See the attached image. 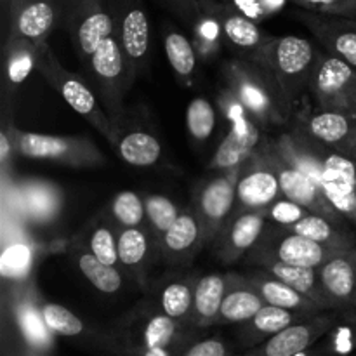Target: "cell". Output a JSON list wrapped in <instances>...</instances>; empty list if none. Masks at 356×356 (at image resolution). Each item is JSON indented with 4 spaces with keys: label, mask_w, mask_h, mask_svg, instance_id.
I'll return each mask as SVG.
<instances>
[{
    "label": "cell",
    "mask_w": 356,
    "mask_h": 356,
    "mask_svg": "<svg viewBox=\"0 0 356 356\" xmlns=\"http://www.w3.org/2000/svg\"><path fill=\"white\" fill-rule=\"evenodd\" d=\"M146 205V226L152 229L156 240L174 225L177 218H179L181 211L169 197L165 195H146L145 197Z\"/></svg>",
    "instance_id": "ab89813d"
},
{
    "label": "cell",
    "mask_w": 356,
    "mask_h": 356,
    "mask_svg": "<svg viewBox=\"0 0 356 356\" xmlns=\"http://www.w3.org/2000/svg\"><path fill=\"white\" fill-rule=\"evenodd\" d=\"M207 243L204 226L193 209L181 211L174 225L160 236L159 252L170 264H183Z\"/></svg>",
    "instance_id": "44dd1931"
},
{
    "label": "cell",
    "mask_w": 356,
    "mask_h": 356,
    "mask_svg": "<svg viewBox=\"0 0 356 356\" xmlns=\"http://www.w3.org/2000/svg\"><path fill=\"white\" fill-rule=\"evenodd\" d=\"M16 143V153L33 160L59 162L61 165L75 169L101 167L106 163V156L90 139L79 136H54L40 132L19 131L9 125Z\"/></svg>",
    "instance_id": "5b68a950"
},
{
    "label": "cell",
    "mask_w": 356,
    "mask_h": 356,
    "mask_svg": "<svg viewBox=\"0 0 356 356\" xmlns=\"http://www.w3.org/2000/svg\"><path fill=\"white\" fill-rule=\"evenodd\" d=\"M184 356H226V346L219 339H205L193 344Z\"/></svg>",
    "instance_id": "7dc6e473"
},
{
    "label": "cell",
    "mask_w": 356,
    "mask_h": 356,
    "mask_svg": "<svg viewBox=\"0 0 356 356\" xmlns=\"http://www.w3.org/2000/svg\"><path fill=\"white\" fill-rule=\"evenodd\" d=\"M141 356H170L167 348H152V350H145Z\"/></svg>",
    "instance_id": "816d5d0a"
},
{
    "label": "cell",
    "mask_w": 356,
    "mask_h": 356,
    "mask_svg": "<svg viewBox=\"0 0 356 356\" xmlns=\"http://www.w3.org/2000/svg\"><path fill=\"white\" fill-rule=\"evenodd\" d=\"M16 315L26 339L33 343L35 346H47L49 341H51V336H49L51 330H49L44 315H42V306L38 308L26 296L17 302Z\"/></svg>",
    "instance_id": "f35d334b"
},
{
    "label": "cell",
    "mask_w": 356,
    "mask_h": 356,
    "mask_svg": "<svg viewBox=\"0 0 356 356\" xmlns=\"http://www.w3.org/2000/svg\"><path fill=\"white\" fill-rule=\"evenodd\" d=\"M228 287V273H207L195 278L193 315L198 323L209 325L218 318Z\"/></svg>",
    "instance_id": "f546056e"
},
{
    "label": "cell",
    "mask_w": 356,
    "mask_h": 356,
    "mask_svg": "<svg viewBox=\"0 0 356 356\" xmlns=\"http://www.w3.org/2000/svg\"><path fill=\"white\" fill-rule=\"evenodd\" d=\"M75 261L80 273L87 278V282L94 289H97L103 294H117L124 285L120 268L103 263L96 256H92L89 250L83 249L82 245H76Z\"/></svg>",
    "instance_id": "d6a6232c"
},
{
    "label": "cell",
    "mask_w": 356,
    "mask_h": 356,
    "mask_svg": "<svg viewBox=\"0 0 356 356\" xmlns=\"http://www.w3.org/2000/svg\"><path fill=\"white\" fill-rule=\"evenodd\" d=\"M214 13L221 23L222 37L238 52L240 58L256 59L271 37L264 35L256 21L226 2H216Z\"/></svg>",
    "instance_id": "ffe728a7"
},
{
    "label": "cell",
    "mask_w": 356,
    "mask_h": 356,
    "mask_svg": "<svg viewBox=\"0 0 356 356\" xmlns=\"http://www.w3.org/2000/svg\"><path fill=\"white\" fill-rule=\"evenodd\" d=\"M356 82V70L344 63L343 59L318 52L315 68H313L309 94L316 108L327 110H344L346 96Z\"/></svg>",
    "instance_id": "4fadbf2b"
},
{
    "label": "cell",
    "mask_w": 356,
    "mask_h": 356,
    "mask_svg": "<svg viewBox=\"0 0 356 356\" xmlns=\"http://www.w3.org/2000/svg\"><path fill=\"white\" fill-rule=\"evenodd\" d=\"M350 221H351V225L356 226V209H355V212H353V216H351V219H350Z\"/></svg>",
    "instance_id": "db71d44e"
},
{
    "label": "cell",
    "mask_w": 356,
    "mask_h": 356,
    "mask_svg": "<svg viewBox=\"0 0 356 356\" xmlns=\"http://www.w3.org/2000/svg\"><path fill=\"white\" fill-rule=\"evenodd\" d=\"M344 110L350 111V113L356 115V82H355V86L351 87L350 92H348L346 104H344Z\"/></svg>",
    "instance_id": "f907efd6"
},
{
    "label": "cell",
    "mask_w": 356,
    "mask_h": 356,
    "mask_svg": "<svg viewBox=\"0 0 356 356\" xmlns=\"http://www.w3.org/2000/svg\"><path fill=\"white\" fill-rule=\"evenodd\" d=\"M242 165L221 170L218 176L205 181L195 197L193 211L204 226L207 242H214L232 219L236 207V184H238Z\"/></svg>",
    "instance_id": "30bf717a"
},
{
    "label": "cell",
    "mask_w": 356,
    "mask_h": 356,
    "mask_svg": "<svg viewBox=\"0 0 356 356\" xmlns=\"http://www.w3.org/2000/svg\"><path fill=\"white\" fill-rule=\"evenodd\" d=\"M292 323H296V312L271 305H264L256 313V316L249 320V325L256 332L264 334V336H273V334L291 327Z\"/></svg>",
    "instance_id": "7bdbcfd3"
},
{
    "label": "cell",
    "mask_w": 356,
    "mask_h": 356,
    "mask_svg": "<svg viewBox=\"0 0 356 356\" xmlns=\"http://www.w3.org/2000/svg\"><path fill=\"white\" fill-rule=\"evenodd\" d=\"M14 198L21 218L37 226L52 225L63 209L61 190L51 181H21L14 186Z\"/></svg>",
    "instance_id": "ac0fdd59"
},
{
    "label": "cell",
    "mask_w": 356,
    "mask_h": 356,
    "mask_svg": "<svg viewBox=\"0 0 356 356\" xmlns=\"http://www.w3.org/2000/svg\"><path fill=\"white\" fill-rule=\"evenodd\" d=\"M115 35L122 45L132 76L145 75L149 63V17L143 0H110Z\"/></svg>",
    "instance_id": "ba28073f"
},
{
    "label": "cell",
    "mask_w": 356,
    "mask_h": 356,
    "mask_svg": "<svg viewBox=\"0 0 356 356\" xmlns=\"http://www.w3.org/2000/svg\"><path fill=\"white\" fill-rule=\"evenodd\" d=\"M7 40H23L40 45L56 26L59 10L56 0H6Z\"/></svg>",
    "instance_id": "8fae6325"
},
{
    "label": "cell",
    "mask_w": 356,
    "mask_h": 356,
    "mask_svg": "<svg viewBox=\"0 0 356 356\" xmlns=\"http://www.w3.org/2000/svg\"><path fill=\"white\" fill-rule=\"evenodd\" d=\"M83 249L103 263L120 268L118 263V226L111 219H97L83 233Z\"/></svg>",
    "instance_id": "836d02e7"
},
{
    "label": "cell",
    "mask_w": 356,
    "mask_h": 356,
    "mask_svg": "<svg viewBox=\"0 0 356 356\" xmlns=\"http://www.w3.org/2000/svg\"><path fill=\"white\" fill-rule=\"evenodd\" d=\"M76 0H56V3H58V10H59V26L63 24V21L66 19V16L70 14V10H72V7L75 6Z\"/></svg>",
    "instance_id": "681fc988"
},
{
    "label": "cell",
    "mask_w": 356,
    "mask_h": 356,
    "mask_svg": "<svg viewBox=\"0 0 356 356\" xmlns=\"http://www.w3.org/2000/svg\"><path fill=\"white\" fill-rule=\"evenodd\" d=\"M163 49L174 75L183 86H190L198 68V51L193 42L179 30H163Z\"/></svg>",
    "instance_id": "1f68e13d"
},
{
    "label": "cell",
    "mask_w": 356,
    "mask_h": 356,
    "mask_svg": "<svg viewBox=\"0 0 356 356\" xmlns=\"http://www.w3.org/2000/svg\"><path fill=\"white\" fill-rule=\"evenodd\" d=\"M155 247L159 249V240L148 226L118 228V263L138 280L145 277Z\"/></svg>",
    "instance_id": "484cf974"
},
{
    "label": "cell",
    "mask_w": 356,
    "mask_h": 356,
    "mask_svg": "<svg viewBox=\"0 0 356 356\" xmlns=\"http://www.w3.org/2000/svg\"><path fill=\"white\" fill-rule=\"evenodd\" d=\"M264 127L254 117L242 118L229 124V131L216 149L214 156L209 162L211 170H228L240 167L257 152L263 145Z\"/></svg>",
    "instance_id": "e0dca14e"
},
{
    "label": "cell",
    "mask_w": 356,
    "mask_h": 356,
    "mask_svg": "<svg viewBox=\"0 0 356 356\" xmlns=\"http://www.w3.org/2000/svg\"><path fill=\"white\" fill-rule=\"evenodd\" d=\"M292 122L309 136L344 155H348L356 145V115L346 110H312L309 106L299 111Z\"/></svg>",
    "instance_id": "5bb4252c"
},
{
    "label": "cell",
    "mask_w": 356,
    "mask_h": 356,
    "mask_svg": "<svg viewBox=\"0 0 356 356\" xmlns=\"http://www.w3.org/2000/svg\"><path fill=\"white\" fill-rule=\"evenodd\" d=\"M195 278L183 275H167L152 287V305L174 320L186 318L193 313Z\"/></svg>",
    "instance_id": "d4e9b609"
},
{
    "label": "cell",
    "mask_w": 356,
    "mask_h": 356,
    "mask_svg": "<svg viewBox=\"0 0 356 356\" xmlns=\"http://www.w3.org/2000/svg\"><path fill=\"white\" fill-rule=\"evenodd\" d=\"M318 49L298 35L271 37L254 61H259L277 79L292 113L309 108V82L315 68Z\"/></svg>",
    "instance_id": "7a4b0ae2"
},
{
    "label": "cell",
    "mask_w": 356,
    "mask_h": 356,
    "mask_svg": "<svg viewBox=\"0 0 356 356\" xmlns=\"http://www.w3.org/2000/svg\"><path fill=\"white\" fill-rule=\"evenodd\" d=\"M282 197L284 195L277 172L259 146L257 152L242 165L236 184V207L233 214L268 209Z\"/></svg>",
    "instance_id": "7c38bea8"
},
{
    "label": "cell",
    "mask_w": 356,
    "mask_h": 356,
    "mask_svg": "<svg viewBox=\"0 0 356 356\" xmlns=\"http://www.w3.org/2000/svg\"><path fill=\"white\" fill-rule=\"evenodd\" d=\"M216 108L207 97H195L186 108V129L198 143L211 139L216 129Z\"/></svg>",
    "instance_id": "60d3db41"
},
{
    "label": "cell",
    "mask_w": 356,
    "mask_h": 356,
    "mask_svg": "<svg viewBox=\"0 0 356 356\" xmlns=\"http://www.w3.org/2000/svg\"><path fill=\"white\" fill-rule=\"evenodd\" d=\"M348 156H351V159L356 160V145L353 146V148L350 149V153H348Z\"/></svg>",
    "instance_id": "f5cc1de1"
},
{
    "label": "cell",
    "mask_w": 356,
    "mask_h": 356,
    "mask_svg": "<svg viewBox=\"0 0 356 356\" xmlns=\"http://www.w3.org/2000/svg\"><path fill=\"white\" fill-rule=\"evenodd\" d=\"M138 315L132 323L138 329V341L143 350L152 348H169L177 334V320L156 309L152 302L136 309Z\"/></svg>",
    "instance_id": "f1b7e54d"
},
{
    "label": "cell",
    "mask_w": 356,
    "mask_h": 356,
    "mask_svg": "<svg viewBox=\"0 0 356 356\" xmlns=\"http://www.w3.org/2000/svg\"><path fill=\"white\" fill-rule=\"evenodd\" d=\"M351 23H353V24H355V26H356V19H351Z\"/></svg>",
    "instance_id": "11a10c76"
},
{
    "label": "cell",
    "mask_w": 356,
    "mask_h": 356,
    "mask_svg": "<svg viewBox=\"0 0 356 356\" xmlns=\"http://www.w3.org/2000/svg\"><path fill=\"white\" fill-rule=\"evenodd\" d=\"M323 292L332 308L356 306V249L334 254L318 266Z\"/></svg>",
    "instance_id": "7402d4cb"
},
{
    "label": "cell",
    "mask_w": 356,
    "mask_h": 356,
    "mask_svg": "<svg viewBox=\"0 0 356 356\" xmlns=\"http://www.w3.org/2000/svg\"><path fill=\"white\" fill-rule=\"evenodd\" d=\"M111 146L125 163L141 169L159 165L163 153L159 138L152 131H146L139 125L131 127L127 124V115L117 125V138Z\"/></svg>",
    "instance_id": "603a6c76"
},
{
    "label": "cell",
    "mask_w": 356,
    "mask_h": 356,
    "mask_svg": "<svg viewBox=\"0 0 356 356\" xmlns=\"http://www.w3.org/2000/svg\"><path fill=\"white\" fill-rule=\"evenodd\" d=\"M292 2L309 13L356 19V0H292Z\"/></svg>",
    "instance_id": "ee69618b"
},
{
    "label": "cell",
    "mask_w": 356,
    "mask_h": 356,
    "mask_svg": "<svg viewBox=\"0 0 356 356\" xmlns=\"http://www.w3.org/2000/svg\"><path fill=\"white\" fill-rule=\"evenodd\" d=\"M193 44L200 58H211L221 49L222 30L214 13V0L202 2V14L193 23Z\"/></svg>",
    "instance_id": "e575fe53"
},
{
    "label": "cell",
    "mask_w": 356,
    "mask_h": 356,
    "mask_svg": "<svg viewBox=\"0 0 356 356\" xmlns=\"http://www.w3.org/2000/svg\"><path fill=\"white\" fill-rule=\"evenodd\" d=\"M245 277L266 305L291 309V312L296 313H313L323 309L318 302L309 299L308 296L301 294L285 282L278 280L277 277L268 273L263 268H256L254 271H249V273H245Z\"/></svg>",
    "instance_id": "cb8c5ba5"
},
{
    "label": "cell",
    "mask_w": 356,
    "mask_h": 356,
    "mask_svg": "<svg viewBox=\"0 0 356 356\" xmlns=\"http://www.w3.org/2000/svg\"><path fill=\"white\" fill-rule=\"evenodd\" d=\"M298 19L308 28L323 51L343 59L356 70V26L350 17L323 16L301 10Z\"/></svg>",
    "instance_id": "2e32d148"
},
{
    "label": "cell",
    "mask_w": 356,
    "mask_h": 356,
    "mask_svg": "<svg viewBox=\"0 0 356 356\" xmlns=\"http://www.w3.org/2000/svg\"><path fill=\"white\" fill-rule=\"evenodd\" d=\"M61 26L68 31L82 66L115 33L113 14L106 0H76Z\"/></svg>",
    "instance_id": "9c48e42d"
},
{
    "label": "cell",
    "mask_w": 356,
    "mask_h": 356,
    "mask_svg": "<svg viewBox=\"0 0 356 356\" xmlns=\"http://www.w3.org/2000/svg\"><path fill=\"white\" fill-rule=\"evenodd\" d=\"M35 63L37 45L23 40L6 42V75L9 86H21L35 70Z\"/></svg>",
    "instance_id": "8d00e7d4"
},
{
    "label": "cell",
    "mask_w": 356,
    "mask_h": 356,
    "mask_svg": "<svg viewBox=\"0 0 356 356\" xmlns=\"http://www.w3.org/2000/svg\"><path fill=\"white\" fill-rule=\"evenodd\" d=\"M108 214L118 228L146 226L145 197L132 190L120 191L108 205Z\"/></svg>",
    "instance_id": "74e56055"
},
{
    "label": "cell",
    "mask_w": 356,
    "mask_h": 356,
    "mask_svg": "<svg viewBox=\"0 0 356 356\" xmlns=\"http://www.w3.org/2000/svg\"><path fill=\"white\" fill-rule=\"evenodd\" d=\"M268 225V209L233 214L222 232L212 242L221 263L233 264L245 257L263 235Z\"/></svg>",
    "instance_id": "9a60e30c"
},
{
    "label": "cell",
    "mask_w": 356,
    "mask_h": 356,
    "mask_svg": "<svg viewBox=\"0 0 356 356\" xmlns=\"http://www.w3.org/2000/svg\"><path fill=\"white\" fill-rule=\"evenodd\" d=\"M16 153V143H14V136L10 132V127L3 124L2 131H0V163H2V174H7L9 169L10 159Z\"/></svg>",
    "instance_id": "bcb514c9"
},
{
    "label": "cell",
    "mask_w": 356,
    "mask_h": 356,
    "mask_svg": "<svg viewBox=\"0 0 356 356\" xmlns=\"http://www.w3.org/2000/svg\"><path fill=\"white\" fill-rule=\"evenodd\" d=\"M229 287L218 318L229 323L249 322L266 302L249 284L245 273H228Z\"/></svg>",
    "instance_id": "83f0119b"
},
{
    "label": "cell",
    "mask_w": 356,
    "mask_h": 356,
    "mask_svg": "<svg viewBox=\"0 0 356 356\" xmlns=\"http://www.w3.org/2000/svg\"><path fill=\"white\" fill-rule=\"evenodd\" d=\"M261 152L266 155V159L270 160V163L273 165L275 172H277L278 176V181H280L282 195H284L285 198L302 205V207L315 212V214L325 216V218L332 219V221L350 222L332 204H330V200L325 197L322 188H320L308 174H305L298 165H294V163L277 148V145L273 143L271 136H266V138H264L263 145H261Z\"/></svg>",
    "instance_id": "52a82bcc"
},
{
    "label": "cell",
    "mask_w": 356,
    "mask_h": 356,
    "mask_svg": "<svg viewBox=\"0 0 356 356\" xmlns=\"http://www.w3.org/2000/svg\"><path fill=\"white\" fill-rule=\"evenodd\" d=\"M259 268L266 270L278 280L285 282L287 285L294 287L301 294L308 296L315 302H318L322 308H332L330 301L327 299L325 292H323L322 282H320L318 268L309 266H294V264H284V263H264Z\"/></svg>",
    "instance_id": "4dcf8cb0"
},
{
    "label": "cell",
    "mask_w": 356,
    "mask_h": 356,
    "mask_svg": "<svg viewBox=\"0 0 356 356\" xmlns=\"http://www.w3.org/2000/svg\"><path fill=\"white\" fill-rule=\"evenodd\" d=\"M42 315H44L49 330L58 334V336L76 337L86 332V323L75 313L61 305L45 302V305H42Z\"/></svg>",
    "instance_id": "b9f144b4"
},
{
    "label": "cell",
    "mask_w": 356,
    "mask_h": 356,
    "mask_svg": "<svg viewBox=\"0 0 356 356\" xmlns=\"http://www.w3.org/2000/svg\"><path fill=\"white\" fill-rule=\"evenodd\" d=\"M334 254L339 252H334L329 247L313 242L285 226L268 221L263 235L252 247V250L247 254L245 259L247 264L254 268H259L261 264L270 263V261L294 264V266L318 268Z\"/></svg>",
    "instance_id": "8992f818"
},
{
    "label": "cell",
    "mask_w": 356,
    "mask_h": 356,
    "mask_svg": "<svg viewBox=\"0 0 356 356\" xmlns=\"http://www.w3.org/2000/svg\"><path fill=\"white\" fill-rule=\"evenodd\" d=\"M222 86L264 129L284 127L294 118L277 79L263 63L240 56L229 59L222 68Z\"/></svg>",
    "instance_id": "6da1fadb"
},
{
    "label": "cell",
    "mask_w": 356,
    "mask_h": 356,
    "mask_svg": "<svg viewBox=\"0 0 356 356\" xmlns=\"http://www.w3.org/2000/svg\"><path fill=\"white\" fill-rule=\"evenodd\" d=\"M308 212V209H305L302 205L282 197L268 207V221L273 222V225L291 228V226L296 225L299 219L305 218Z\"/></svg>",
    "instance_id": "f6af8a7d"
},
{
    "label": "cell",
    "mask_w": 356,
    "mask_h": 356,
    "mask_svg": "<svg viewBox=\"0 0 356 356\" xmlns=\"http://www.w3.org/2000/svg\"><path fill=\"white\" fill-rule=\"evenodd\" d=\"M322 191L350 221L356 209V160L329 146L323 165Z\"/></svg>",
    "instance_id": "d6986e66"
},
{
    "label": "cell",
    "mask_w": 356,
    "mask_h": 356,
    "mask_svg": "<svg viewBox=\"0 0 356 356\" xmlns=\"http://www.w3.org/2000/svg\"><path fill=\"white\" fill-rule=\"evenodd\" d=\"M35 70L45 79V82L58 90L59 96L66 101L73 111L86 118L110 145L117 138V125L111 122L103 104L97 99L96 92L87 82L86 76L70 72L58 59L56 52L49 47L47 42L37 45V63Z\"/></svg>",
    "instance_id": "3957f363"
},
{
    "label": "cell",
    "mask_w": 356,
    "mask_h": 356,
    "mask_svg": "<svg viewBox=\"0 0 356 356\" xmlns=\"http://www.w3.org/2000/svg\"><path fill=\"white\" fill-rule=\"evenodd\" d=\"M332 323V318H313L306 323H292L287 329L273 334L264 344L263 356H299Z\"/></svg>",
    "instance_id": "4316f807"
},
{
    "label": "cell",
    "mask_w": 356,
    "mask_h": 356,
    "mask_svg": "<svg viewBox=\"0 0 356 356\" xmlns=\"http://www.w3.org/2000/svg\"><path fill=\"white\" fill-rule=\"evenodd\" d=\"M33 249L23 240H14L13 243H6L0 256V275L3 280L26 282L33 270Z\"/></svg>",
    "instance_id": "d590c367"
},
{
    "label": "cell",
    "mask_w": 356,
    "mask_h": 356,
    "mask_svg": "<svg viewBox=\"0 0 356 356\" xmlns=\"http://www.w3.org/2000/svg\"><path fill=\"white\" fill-rule=\"evenodd\" d=\"M83 76L94 89L111 122L115 125L120 124L125 118V94L136 80L117 35H110L97 47L92 58L83 65Z\"/></svg>",
    "instance_id": "277c9868"
},
{
    "label": "cell",
    "mask_w": 356,
    "mask_h": 356,
    "mask_svg": "<svg viewBox=\"0 0 356 356\" xmlns=\"http://www.w3.org/2000/svg\"><path fill=\"white\" fill-rule=\"evenodd\" d=\"M167 2L176 9V13L181 14V17L195 23L202 14V2L204 0H167Z\"/></svg>",
    "instance_id": "c3c4849f"
}]
</instances>
